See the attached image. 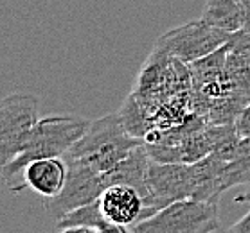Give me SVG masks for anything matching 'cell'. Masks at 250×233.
Returning <instances> with one entry per match:
<instances>
[{"instance_id":"16","label":"cell","mask_w":250,"mask_h":233,"mask_svg":"<svg viewBox=\"0 0 250 233\" xmlns=\"http://www.w3.org/2000/svg\"><path fill=\"white\" fill-rule=\"evenodd\" d=\"M245 4H247V6H250V0H243Z\"/></svg>"},{"instance_id":"8","label":"cell","mask_w":250,"mask_h":233,"mask_svg":"<svg viewBox=\"0 0 250 233\" xmlns=\"http://www.w3.org/2000/svg\"><path fill=\"white\" fill-rule=\"evenodd\" d=\"M67 167L68 176L62 194L52 199H45V210L56 221L68 210L97 199L99 194L106 188V181L103 176H97L78 165L67 163Z\"/></svg>"},{"instance_id":"11","label":"cell","mask_w":250,"mask_h":233,"mask_svg":"<svg viewBox=\"0 0 250 233\" xmlns=\"http://www.w3.org/2000/svg\"><path fill=\"white\" fill-rule=\"evenodd\" d=\"M245 9L243 0H205L200 18L222 31L236 33L243 27Z\"/></svg>"},{"instance_id":"14","label":"cell","mask_w":250,"mask_h":233,"mask_svg":"<svg viewBox=\"0 0 250 233\" xmlns=\"http://www.w3.org/2000/svg\"><path fill=\"white\" fill-rule=\"evenodd\" d=\"M234 129L239 138H250V103L239 109L238 117L234 120Z\"/></svg>"},{"instance_id":"12","label":"cell","mask_w":250,"mask_h":233,"mask_svg":"<svg viewBox=\"0 0 250 233\" xmlns=\"http://www.w3.org/2000/svg\"><path fill=\"white\" fill-rule=\"evenodd\" d=\"M250 181V138H239L232 156L225 161L222 172L223 190Z\"/></svg>"},{"instance_id":"3","label":"cell","mask_w":250,"mask_h":233,"mask_svg":"<svg viewBox=\"0 0 250 233\" xmlns=\"http://www.w3.org/2000/svg\"><path fill=\"white\" fill-rule=\"evenodd\" d=\"M220 230L218 201L178 199L137 224L133 233H210Z\"/></svg>"},{"instance_id":"15","label":"cell","mask_w":250,"mask_h":233,"mask_svg":"<svg viewBox=\"0 0 250 233\" xmlns=\"http://www.w3.org/2000/svg\"><path fill=\"white\" fill-rule=\"evenodd\" d=\"M241 29L247 31V33H250V6H247V9H245V22Z\"/></svg>"},{"instance_id":"5","label":"cell","mask_w":250,"mask_h":233,"mask_svg":"<svg viewBox=\"0 0 250 233\" xmlns=\"http://www.w3.org/2000/svg\"><path fill=\"white\" fill-rule=\"evenodd\" d=\"M232 33L222 31L202 18L184 23L162 35L155 43L153 51L173 57L176 61L191 65L196 59L209 56L229 41Z\"/></svg>"},{"instance_id":"7","label":"cell","mask_w":250,"mask_h":233,"mask_svg":"<svg viewBox=\"0 0 250 233\" xmlns=\"http://www.w3.org/2000/svg\"><path fill=\"white\" fill-rule=\"evenodd\" d=\"M99 206L104 219L121 230V233L131 232L141 221L148 219L151 214L144 206L141 192L131 185L115 183L99 194Z\"/></svg>"},{"instance_id":"13","label":"cell","mask_w":250,"mask_h":233,"mask_svg":"<svg viewBox=\"0 0 250 233\" xmlns=\"http://www.w3.org/2000/svg\"><path fill=\"white\" fill-rule=\"evenodd\" d=\"M234 201H236V203H245V205L250 206V181L245 183V188L238 194V196H236V197H234ZM229 232L250 233V208H249V212H247V214H245V215L236 222V224H232V226L229 228Z\"/></svg>"},{"instance_id":"6","label":"cell","mask_w":250,"mask_h":233,"mask_svg":"<svg viewBox=\"0 0 250 233\" xmlns=\"http://www.w3.org/2000/svg\"><path fill=\"white\" fill-rule=\"evenodd\" d=\"M193 190L194 181L191 163L151 160L144 196V206L151 215L178 199L193 197Z\"/></svg>"},{"instance_id":"10","label":"cell","mask_w":250,"mask_h":233,"mask_svg":"<svg viewBox=\"0 0 250 233\" xmlns=\"http://www.w3.org/2000/svg\"><path fill=\"white\" fill-rule=\"evenodd\" d=\"M56 230H60V232L121 233L119 228L104 219L97 199L86 203V205L76 206L72 210H68L67 214H63L56 221Z\"/></svg>"},{"instance_id":"9","label":"cell","mask_w":250,"mask_h":233,"mask_svg":"<svg viewBox=\"0 0 250 233\" xmlns=\"http://www.w3.org/2000/svg\"><path fill=\"white\" fill-rule=\"evenodd\" d=\"M68 167L63 156L38 158L25 165L23 169V187L31 188L42 197L52 199L60 196L67 183Z\"/></svg>"},{"instance_id":"4","label":"cell","mask_w":250,"mask_h":233,"mask_svg":"<svg viewBox=\"0 0 250 233\" xmlns=\"http://www.w3.org/2000/svg\"><path fill=\"white\" fill-rule=\"evenodd\" d=\"M38 97L11 93L0 101V171L17 158L40 119Z\"/></svg>"},{"instance_id":"1","label":"cell","mask_w":250,"mask_h":233,"mask_svg":"<svg viewBox=\"0 0 250 233\" xmlns=\"http://www.w3.org/2000/svg\"><path fill=\"white\" fill-rule=\"evenodd\" d=\"M92 120L80 115H49L38 119L33 133L17 158L0 171L11 192L23 190V169L38 158L63 156L88 129Z\"/></svg>"},{"instance_id":"2","label":"cell","mask_w":250,"mask_h":233,"mask_svg":"<svg viewBox=\"0 0 250 233\" xmlns=\"http://www.w3.org/2000/svg\"><path fill=\"white\" fill-rule=\"evenodd\" d=\"M141 143V138L133 137L126 129L121 113H110L92 120L85 135L63 154V158L67 163L83 167L104 178L131 149Z\"/></svg>"}]
</instances>
